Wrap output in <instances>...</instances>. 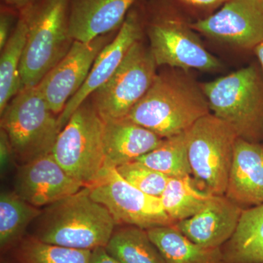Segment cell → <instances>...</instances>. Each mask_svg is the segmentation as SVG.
I'll use <instances>...</instances> for the list:
<instances>
[{"label": "cell", "mask_w": 263, "mask_h": 263, "mask_svg": "<svg viewBox=\"0 0 263 263\" xmlns=\"http://www.w3.org/2000/svg\"><path fill=\"white\" fill-rule=\"evenodd\" d=\"M210 113L201 84L188 71L168 67L157 74L126 118L165 139L186 133Z\"/></svg>", "instance_id": "obj_1"}, {"label": "cell", "mask_w": 263, "mask_h": 263, "mask_svg": "<svg viewBox=\"0 0 263 263\" xmlns=\"http://www.w3.org/2000/svg\"><path fill=\"white\" fill-rule=\"evenodd\" d=\"M116 226L106 208L93 200L84 186L41 209L29 227V236L50 245L92 251L106 247Z\"/></svg>", "instance_id": "obj_2"}, {"label": "cell", "mask_w": 263, "mask_h": 263, "mask_svg": "<svg viewBox=\"0 0 263 263\" xmlns=\"http://www.w3.org/2000/svg\"><path fill=\"white\" fill-rule=\"evenodd\" d=\"M69 7L70 0H37L22 10L28 27L21 65L22 88L37 86L70 50L74 41L69 34Z\"/></svg>", "instance_id": "obj_3"}, {"label": "cell", "mask_w": 263, "mask_h": 263, "mask_svg": "<svg viewBox=\"0 0 263 263\" xmlns=\"http://www.w3.org/2000/svg\"><path fill=\"white\" fill-rule=\"evenodd\" d=\"M211 113L234 129L238 138L263 141V72L252 65L201 84Z\"/></svg>", "instance_id": "obj_4"}, {"label": "cell", "mask_w": 263, "mask_h": 263, "mask_svg": "<svg viewBox=\"0 0 263 263\" xmlns=\"http://www.w3.org/2000/svg\"><path fill=\"white\" fill-rule=\"evenodd\" d=\"M105 122L89 99L81 104L59 133L52 155L66 172L88 186L106 170Z\"/></svg>", "instance_id": "obj_5"}, {"label": "cell", "mask_w": 263, "mask_h": 263, "mask_svg": "<svg viewBox=\"0 0 263 263\" xmlns=\"http://www.w3.org/2000/svg\"><path fill=\"white\" fill-rule=\"evenodd\" d=\"M189 161L195 186L212 195H226L238 136L212 113L186 132Z\"/></svg>", "instance_id": "obj_6"}, {"label": "cell", "mask_w": 263, "mask_h": 263, "mask_svg": "<svg viewBox=\"0 0 263 263\" xmlns=\"http://www.w3.org/2000/svg\"><path fill=\"white\" fill-rule=\"evenodd\" d=\"M1 129L9 138L18 165L51 153L60 132L58 117L37 86L22 88L12 99L1 114Z\"/></svg>", "instance_id": "obj_7"}, {"label": "cell", "mask_w": 263, "mask_h": 263, "mask_svg": "<svg viewBox=\"0 0 263 263\" xmlns=\"http://www.w3.org/2000/svg\"><path fill=\"white\" fill-rule=\"evenodd\" d=\"M157 67L149 48L135 43L111 78L89 97L103 120L127 117L149 89Z\"/></svg>", "instance_id": "obj_8"}, {"label": "cell", "mask_w": 263, "mask_h": 263, "mask_svg": "<svg viewBox=\"0 0 263 263\" xmlns=\"http://www.w3.org/2000/svg\"><path fill=\"white\" fill-rule=\"evenodd\" d=\"M90 196L106 208L117 226L148 230L174 226L166 214L160 197L143 193L128 183L117 167H108L101 177L86 186Z\"/></svg>", "instance_id": "obj_9"}, {"label": "cell", "mask_w": 263, "mask_h": 263, "mask_svg": "<svg viewBox=\"0 0 263 263\" xmlns=\"http://www.w3.org/2000/svg\"><path fill=\"white\" fill-rule=\"evenodd\" d=\"M149 50L157 66L185 71L219 70L221 62L201 42L197 32L174 15L159 14L147 29Z\"/></svg>", "instance_id": "obj_10"}, {"label": "cell", "mask_w": 263, "mask_h": 263, "mask_svg": "<svg viewBox=\"0 0 263 263\" xmlns=\"http://www.w3.org/2000/svg\"><path fill=\"white\" fill-rule=\"evenodd\" d=\"M190 24L208 37L254 51L263 43V0H228L215 13Z\"/></svg>", "instance_id": "obj_11"}, {"label": "cell", "mask_w": 263, "mask_h": 263, "mask_svg": "<svg viewBox=\"0 0 263 263\" xmlns=\"http://www.w3.org/2000/svg\"><path fill=\"white\" fill-rule=\"evenodd\" d=\"M110 37L108 34L90 42L74 41L65 57L38 84V90L53 114L60 116L69 100L77 94Z\"/></svg>", "instance_id": "obj_12"}, {"label": "cell", "mask_w": 263, "mask_h": 263, "mask_svg": "<svg viewBox=\"0 0 263 263\" xmlns=\"http://www.w3.org/2000/svg\"><path fill=\"white\" fill-rule=\"evenodd\" d=\"M84 187L47 154L19 164L13 181V191L31 205L48 206Z\"/></svg>", "instance_id": "obj_13"}, {"label": "cell", "mask_w": 263, "mask_h": 263, "mask_svg": "<svg viewBox=\"0 0 263 263\" xmlns=\"http://www.w3.org/2000/svg\"><path fill=\"white\" fill-rule=\"evenodd\" d=\"M143 21L139 11L133 7L126 17L117 35L99 53L87 79L77 94L69 100L58 116L60 130L65 127L71 116L81 104L111 78L129 48L143 36Z\"/></svg>", "instance_id": "obj_14"}, {"label": "cell", "mask_w": 263, "mask_h": 263, "mask_svg": "<svg viewBox=\"0 0 263 263\" xmlns=\"http://www.w3.org/2000/svg\"><path fill=\"white\" fill-rule=\"evenodd\" d=\"M243 210L226 195H212L200 212L174 226L197 245L221 248L235 233Z\"/></svg>", "instance_id": "obj_15"}, {"label": "cell", "mask_w": 263, "mask_h": 263, "mask_svg": "<svg viewBox=\"0 0 263 263\" xmlns=\"http://www.w3.org/2000/svg\"><path fill=\"white\" fill-rule=\"evenodd\" d=\"M141 0H70L69 34L90 42L120 29L129 10Z\"/></svg>", "instance_id": "obj_16"}, {"label": "cell", "mask_w": 263, "mask_h": 263, "mask_svg": "<svg viewBox=\"0 0 263 263\" xmlns=\"http://www.w3.org/2000/svg\"><path fill=\"white\" fill-rule=\"evenodd\" d=\"M224 195L243 209L262 205V143L236 140Z\"/></svg>", "instance_id": "obj_17"}, {"label": "cell", "mask_w": 263, "mask_h": 263, "mask_svg": "<svg viewBox=\"0 0 263 263\" xmlns=\"http://www.w3.org/2000/svg\"><path fill=\"white\" fill-rule=\"evenodd\" d=\"M104 122L107 167H117L134 162L155 149L163 141L153 132L127 118Z\"/></svg>", "instance_id": "obj_18"}, {"label": "cell", "mask_w": 263, "mask_h": 263, "mask_svg": "<svg viewBox=\"0 0 263 263\" xmlns=\"http://www.w3.org/2000/svg\"><path fill=\"white\" fill-rule=\"evenodd\" d=\"M221 249L226 263H263V204L243 209L235 233Z\"/></svg>", "instance_id": "obj_19"}, {"label": "cell", "mask_w": 263, "mask_h": 263, "mask_svg": "<svg viewBox=\"0 0 263 263\" xmlns=\"http://www.w3.org/2000/svg\"><path fill=\"white\" fill-rule=\"evenodd\" d=\"M166 263H226L221 248H209L189 239L174 226L146 230Z\"/></svg>", "instance_id": "obj_20"}, {"label": "cell", "mask_w": 263, "mask_h": 263, "mask_svg": "<svg viewBox=\"0 0 263 263\" xmlns=\"http://www.w3.org/2000/svg\"><path fill=\"white\" fill-rule=\"evenodd\" d=\"M27 18L23 12L13 32L1 51L0 57V114H3L12 99L22 89L21 65L27 40Z\"/></svg>", "instance_id": "obj_21"}, {"label": "cell", "mask_w": 263, "mask_h": 263, "mask_svg": "<svg viewBox=\"0 0 263 263\" xmlns=\"http://www.w3.org/2000/svg\"><path fill=\"white\" fill-rule=\"evenodd\" d=\"M41 209L31 205L14 191L0 195V247L2 251L18 245Z\"/></svg>", "instance_id": "obj_22"}, {"label": "cell", "mask_w": 263, "mask_h": 263, "mask_svg": "<svg viewBox=\"0 0 263 263\" xmlns=\"http://www.w3.org/2000/svg\"><path fill=\"white\" fill-rule=\"evenodd\" d=\"M105 249L121 263H166L146 230L138 227L115 229Z\"/></svg>", "instance_id": "obj_23"}, {"label": "cell", "mask_w": 263, "mask_h": 263, "mask_svg": "<svg viewBox=\"0 0 263 263\" xmlns=\"http://www.w3.org/2000/svg\"><path fill=\"white\" fill-rule=\"evenodd\" d=\"M211 196L197 189L190 176L171 178L160 197L166 214L175 224L200 212Z\"/></svg>", "instance_id": "obj_24"}, {"label": "cell", "mask_w": 263, "mask_h": 263, "mask_svg": "<svg viewBox=\"0 0 263 263\" xmlns=\"http://www.w3.org/2000/svg\"><path fill=\"white\" fill-rule=\"evenodd\" d=\"M136 161L170 178L192 176L186 133L163 139L157 148Z\"/></svg>", "instance_id": "obj_25"}, {"label": "cell", "mask_w": 263, "mask_h": 263, "mask_svg": "<svg viewBox=\"0 0 263 263\" xmlns=\"http://www.w3.org/2000/svg\"><path fill=\"white\" fill-rule=\"evenodd\" d=\"M91 250L50 245L24 237L15 250L19 263H89Z\"/></svg>", "instance_id": "obj_26"}, {"label": "cell", "mask_w": 263, "mask_h": 263, "mask_svg": "<svg viewBox=\"0 0 263 263\" xmlns=\"http://www.w3.org/2000/svg\"><path fill=\"white\" fill-rule=\"evenodd\" d=\"M118 172L128 183L152 196H161L171 178L134 161L117 167Z\"/></svg>", "instance_id": "obj_27"}, {"label": "cell", "mask_w": 263, "mask_h": 263, "mask_svg": "<svg viewBox=\"0 0 263 263\" xmlns=\"http://www.w3.org/2000/svg\"><path fill=\"white\" fill-rule=\"evenodd\" d=\"M20 12L2 5L0 13V49L4 48L18 22Z\"/></svg>", "instance_id": "obj_28"}, {"label": "cell", "mask_w": 263, "mask_h": 263, "mask_svg": "<svg viewBox=\"0 0 263 263\" xmlns=\"http://www.w3.org/2000/svg\"><path fill=\"white\" fill-rule=\"evenodd\" d=\"M15 161L14 153L8 135L0 129V170L3 176L8 172Z\"/></svg>", "instance_id": "obj_29"}, {"label": "cell", "mask_w": 263, "mask_h": 263, "mask_svg": "<svg viewBox=\"0 0 263 263\" xmlns=\"http://www.w3.org/2000/svg\"><path fill=\"white\" fill-rule=\"evenodd\" d=\"M89 263H121L108 253L105 247H98L91 251Z\"/></svg>", "instance_id": "obj_30"}, {"label": "cell", "mask_w": 263, "mask_h": 263, "mask_svg": "<svg viewBox=\"0 0 263 263\" xmlns=\"http://www.w3.org/2000/svg\"><path fill=\"white\" fill-rule=\"evenodd\" d=\"M190 6L203 10L216 9L228 0H181Z\"/></svg>", "instance_id": "obj_31"}, {"label": "cell", "mask_w": 263, "mask_h": 263, "mask_svg": "<svg viewBox=\"0 0 263 263\" xmlns=\"http://www.w3.org/2000/svg\"><path fill=\"white\" fill-rule=\"evenodd\" d=\"M36 1L37 0H2L3 5L18 12L25 9Z\"/></svg>", "instance_id": "obj_32"}, {"label": "cell", "mask_w": 263, "mask_h": 263, "mask_svg": "<svg viewBox=\"0 0 263 263\" xmlns=\"http://www.w3.org/2000/svg\"><path fill=\"white\" fill-rule=\"evenodd\" d=\"M254 54L257 56L258 59L259 64H260L261 67H262V71L263 72V43L257 46V47L254 49Z\"/></svg>", "instance_id": "obj_33"}]
</instances>
